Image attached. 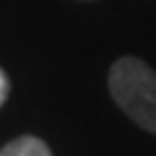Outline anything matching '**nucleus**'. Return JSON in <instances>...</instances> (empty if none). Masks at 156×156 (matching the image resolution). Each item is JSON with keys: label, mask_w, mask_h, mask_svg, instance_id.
I'll use <instances>...</instances> for the list:
<instances>
[{"label": "nucleus", "mask_w": 156, "mask_h": 156, "mask_svg": "<svg viewBox=\"0 0 156 156\" xmlns=\"http://www.w3.org/2000/svg\"><path fill=\"white\" fill-rule=\"evenodd\" d=\"M8 94H11V81H8V76H5V70L0 68V107L5 104V99H8Z\"/></svg>", "instance_id": "nucleus-3"}, {"label": "nucleus", "mask_w": 156, "mask_h": 156, "mask_svg": "<svg viewBox=\"0 0 156 156\" xmlns=\"http://www.w3.org/2000/svg\"><path fill=\"white\" fill-rule=\"evenodd\" d=\"M115 104L138 128L156 135V70L140 57L125 55L115 60L107 78Z\"/></svg>", "instance_id": "nucleus-1"}, {"label": "nucleus", "mask_w": 156, "mask_h": 156, "mask_svg": "<svg viewBox=\"0 0 156 156\" xmlns=\"http://www.w3.org/2000/svg\"><path fill=\"white\" fill-rule=\"evenodd\" d=\"M0 156H52L50 146L37 135H18L0 148Z\"/></svg>", "instance_id": "nucleus-2"}]
</instances>
